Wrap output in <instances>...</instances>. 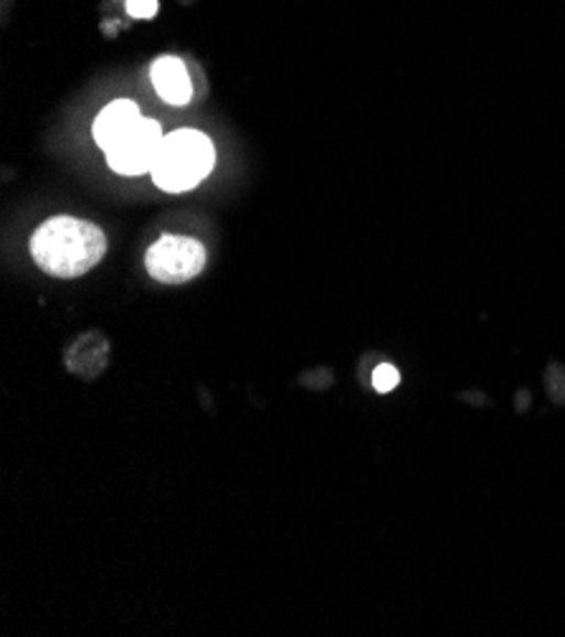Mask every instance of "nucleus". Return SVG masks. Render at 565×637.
<instances>
[{"mask_svg": "<svg viewBox=\"0 0 565 637\" xmlns=\"http://www.w3.org/2000/svg\"><path fill=\"white\" fill-rule=\"evenodd\" d=\"M107 237L97 224L77 216H54L31 237V259L56 280H77L102 262Z\"/></svg>", "mask_w": 565, "mask_h": 637, "instance_id": "1", "label": "nucleus"}, {"mask_svg": "<svg viewBox=\"0 0 565 637\" xmlns=\"http://www.w3.org/2000/svg\"><path fill=\"white\" fill-rule=\"evenodd\" d=\"M216 150L204 132L198 130H175L165 136L160 145L157 161L153 165V181L160 191L167 194H183L196 188L214 171Z\"/></svg>", "mask_w": 565, "mask_h": 637, "instance_id": "2", "label": "nucleus"}, {"mask_svg": "<svg viewBox=\"0 0 565 637\" xmlns=\"http://www.w3.org/2000/svg\"><path fill=\"white\" fill-rule=\"evenodd\" d=\"M148 274L160 284H185L206 267V247L198 239L163 234L145 255Z\"/></svg>", "mask_w": 565, "mask_h": 637, "instance_id": "3", "label": "nucleus"}, {"mask_svg": "<svg viewBox=\"0 0 565 637\" xmlns=\"http://www.w3.org/2000/svg\"><path fill=\"white\" fill-rule=\"evenodd\" d=\"M163 140L165 136L163 130H160V125L155 120L140 117L138 122H132L130 128L105 150L107 163L120 175L150 173L157 161Z\"/></svg>", "mask_w": 565, "mask_h": 637, "instance_id": "4", "label": "nucleus"}, {"mask_svg": "<svg viewBox=\"0 0 565 637\" xmlns=\"http://www.w3.org/2000/svg\"><path fill=\"white\" fill-rule=\"evenodd\" d=\"M150 77H153V87L160 97L165 99L167 105L183 107L191 102L193 97V84L188 77V69L181 58L175 56H163L157 58L150 69Z\"/></svg>", "mask_w": 565, "mask_h": 637, "instance_id": "5", "label": "nucleus"}, {"mask_svg": "<svg viewBox=\"0 0 565 637\" xmlns=\"http://www.w3.org/2000/svg\"><path fill=\"white\" fill-rule=\"evenodd\" d=\"M109 358V343L102 333H84L74 346L66 350V366L82 379H95L105 371Z\"/></svg>", "mask_w": 565, "mask_h": 637, "instance_id": "6", "label": "nucleus"}, {"mask_svg": "<svg viewBox=\"0 0 565 637\" xmlns=\"http://www.w3.org/2000/svg\"><path fill=\"white\" fill-rule=\"evenodd\" d=\"M140 110L138 105L130 102V99H117V102L107 105L102 112L97 115L95 128H91V136H95V142L102 150H107L112 142L122 136L124 130L130 128L132 122L140 120Z\"/></svg>", "mask_w": 565, "mask_h": 637, "instance_id": "7", "label": "nucleus"}, {"mask_svg": "<svg viewBox=\"0 0 565 637\" xmlns=\"http://www.w3.org/2000/svg\"><path fill=\"white\" fill-rule=\"evenodd\" d=\"M399 381H401V374L395 371L391 364L378 366L373 371V387H376V391H381V393L393 391L395 387H399Z\"/></svg>", "mask_w": 565, "mask_h": 637, "instance_id": "8", "label": "nucleus"}, {"mask_svg": "<svg viewBox=\"0 0 565 637\" xmlns=\"http://www.w3.org/2000/svg\"><path fill=\"white\" fill-rule=\"evenodd\" d=\"M157 8V0H128V13L132 19H153Z\"/></svg>", "mask_w": 565, "mask_h": 637, "instance_id": "9", "label": "nucleus"}]
</instances>
